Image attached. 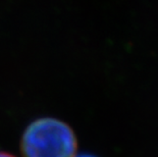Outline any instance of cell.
<instances>
[{
  "instance_id": "obj_1",
  "label": "cell",
  "mask_w": 158,
  "mask_h": 157,
  "mask_svg": "<svg viewBox=\"0 0 158 157\" xmlns=\"http://www.w3.org/2000/svg\"><path fill=\"white\" fill-rule=\"evenodd\" d=\"M77 147L70 126L52 118L33 122L26 129L21 143L23 157H75Z\"/></svg>"
},
{
  "instance_id": "obj_2",
  "label": "cell",
  "mask_w": 158,
  "mask_h": 157,
  "mask_svg": "<svg viewBox=\"0 0 158 157\" xmlns=\"http://www.w3.org/2000/svg\"><path fill=\"white\" fill-rule=\"evenodd\" d=\"M0 157H15V156L6 152H0Z\"/></svg>"
},
{
  "instance_id": "obj_3",
  "label": "cell",
  "mask_w": 158,
  "mask_h": 157,
  "mask_svg": "<svg viewBox=\"0 0 158 157\" xmlns=\"http://www.w3.org/2000/svg\"><path fill=\"white\" fill-rule=\"evenodd\" d=\"M75 157H96V156H94V155H90V154H82V155L75 156Z\"/></svg>"
}]
</instances>
